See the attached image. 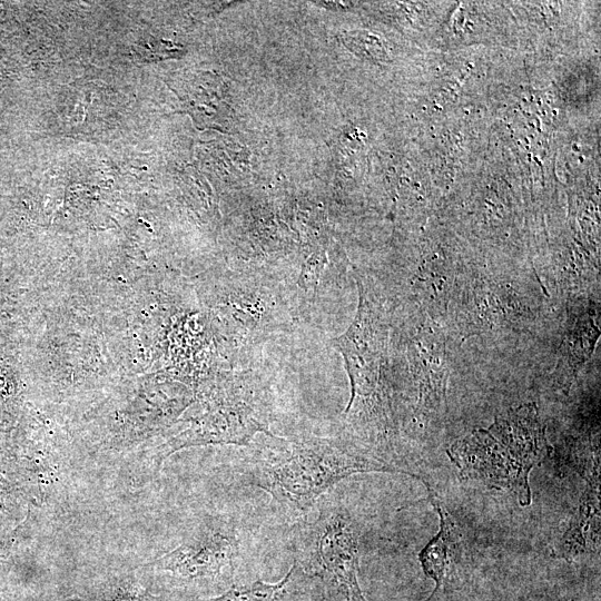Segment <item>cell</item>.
Returning <instances> with one entry per match:
<instances>
[{"mask_svg": "<svg viewBox=\"0 0 601 601\" xmlns=\"http://www.w3.org/2000/svg\"><path fill=\"white\" fill-rule=\"evenodd\" d=\"M239 554L235 528L221 520L195 528L174 550L142 565L145 574L169 578L176 588L203 587L233 569Z\"/></svg>", "mask_w": 601, "mask_h": 601, "instance_id": "6", "label": "cell"}, {"mask_svg": "<svg viewBox=\"0 0 601 601\" xmlns=\"http://www.w3.org/2000/svg\"><path fill=\"white\" fill-rule=\"evenodd\" d=\"M270 437L273 442L267 452L248 460L244 473L248 483L299 512L311 510L323 493L352 474L403 473L422 480L416 473L343 440Z\"/></svg>", "mask_w": 601, "mask_h": 601, "instance_id": "1", "label": "cell"}, {"mask_svg": "<svg viewBox=\"0 0 601 601\" xmlns=\"http://www.w3.org/2000/svg\"><path fill=\"white\" fill-rule=\"evenodd\" d=\"M427 497L439 514V532L418 553L421 568L428 579L434 582V589L425 601H437L445 590L449 577L461 556L462 533L437 493L426 480Z\"/></svg>", "mask_w": 601, "mask_h": 601, "instance_id": "7", "label": "cell"}, {"mask_svg": "<svg viewBox=\"0 0 601 601\" xmlns=\"http://www.w3.org/2000/svg\"><path fill=\"white\" fill-rule=\"evenodd\" d=\"M302 570L296 562L288 573L276 583L255 581L248 584H234L216 597L197 598L191 601H289L300 591Z\"/></svg>", "mask_w": 601, "mask_h": 601, "instance_id": "10", "label": "cell"}, {"mask_svg": "<svg viewBox=\"0 0 601 601\" xmlns=\"http://www.w3.org/2000/svg\"><path fill=\"white\" fill-rule=\"evenodd\" d=\"M308 601H332V600H329L326 597H324L323 594H321L317 598H313V599H311Z\"/></svg>", "mask_w": 601, "mask_h": 601, "instance_id": "11", "label": "cell"}, {"mask_svg": "<svg viewBox=\"0 0 601 601\" xmlns=\"http://www.w3.org/2000/svg\"><path fill=\"white\" fill-rule=\"evenodd\" d=\"M302 533L295 562L318 580L321 594L332 601H367L358 583L359 530L349 512L324 509Z\"/></svg>", "mask_w": 601, "mask_h": 601, "instance_id": "4", "label": "cell"}, {"mask_svg": "<svg viewBox=\"0 0 601 601\" xmlns=\"http://www.w3.org/2000/svg\"><path fill=\"white\" fill-rule=\"evenodd\" d=\"M358 308L347 331L332 344L344 357L351 382V397L345 422L361 439L385 449L390 417L381 386V368L387 339V324L382 305L357 277Z\"/></svg>", "mask_w": 601, "mask_h": 601, "instance_id": "3", "label": "cell"}, {"mask_svg": "<svg viewBox=\"0 0 601 601\" xmlns=\"http://www.w3.org/2000/svg\"><path fill=\"white\" fill-rule=\"evenodd\" d=\"M535 404L499 415L487 428L456 440L447 456L463 479L513 494L521 506L532 502L530 473L551 453Z\"/></svg>", "mask_w": 601, "mask_h": 601, "instance_id": "2", "label": "cell"}, {"mask_svg": "<svg viewBox=\"0 0 601 601\" xmlns=\"http://www.w3.org/2000/svg\"><path fill=\"white\" fill-rule=\"evenodd\" d=\"M62 601H167L146 575L136 571H108L79 583Z\"/></svg>", "mask_w": 601, "mask_h": 601, "instance_id": "9", "label": "cell"}, {"mask_svg": "<svg viewBox=\"0 0 601 601\" xmlns=\"http://www.w3.org/2000/svg\"><path fill=\"white\" fill-rule=\"evenodd\" d=\"M600 477L585 480V487L562 535L552 548L555 559L572 561L599 553L601 536Z\"/></svg>", "mask_w": 601, "mask_h": 601, "instance_id": "8", "label": "cell"}, {"mask_svg": "<svg viewBox=\"0 0 601 601\" xmlns=\"http://www.w3.org/2000/svg\"><path fill=\"white\" fill-rule=\"evenodd\" d=\"M269 411L265 395L246 380L226 386L210 410L191 427L162 445L149 462L158 471L174 452L188 446L205 444L248 445L253 436L268 431Z\"/></svg>", "mask_w": 601, "mask_h": 601, "instance_id": "5", "label": "cell"}]
</instances>
